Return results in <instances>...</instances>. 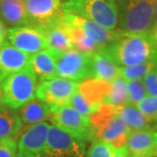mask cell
Instances as JSON below:
<instances>
[{
    "label": "cell",
    "instance_id": "6da1fadb",
    "mask_svg": "<svg viewBox=\"0 0 157 157\" xmlns=\"http://www.w3.org/2000/svg\"><path fill=\"white\" fill-rule=\"evenodd\" d=\"M117 32V37L102 49L119 67H128L157 58V42L153 33Z\"/></svg>",
    "mask_w": 157,
    "mask_h": 157
},
{
    "label": "cell",
    "instance_id": "7a4b0ae2",
    "mask_svg": "<svg viewBox=\"0 0 157 157\" xmlns=\"http://www.w3.org/2000/svg\"><path fill=\"white\" fill-rule=\"evenodd\" d=\"M156 0H119L118 31L128 33H151Z\"/></svg>",
    "mask_w": 157,
    "mask_h": 157
},
{
    "label": "cell",
    "instance_id": "3957f363",
    "mask_svg": "<svg viewBox=\"0 0 157 157\" xmlns=\"http://www.w3.org/2000/svg\"><path fill=\"white\" fill-rule=\"evenodd\" d=\"M64 12L87 18L105 28L113 31L119 23V9L116 0H65Z\"/></svg>",
    "mask_w": 157,
    "mask_h": 157
},
{
    "label": "cell",
    "instance_id": "277c9868",
    "mask_svg": "<svg viewBox=\"0 0 157 157\" xmlns=\"http://www.w3.org/2000/svg\"><path fill=\"white\" fill-rule=\"evenodd\" d=\"M89 119L95 139L107 142L116 149L126 147L131 130L118 117L113 105L102 104L95 113L89 115Z\"/></svg>",
    "mask_w": 157,
    "mask_h": 157
},
{
    "label": "cell",
    "instance_id": "5b68a950",
    "mask_svg": "<svg viewBox=\"0 0 157 157\" xmlns=\"http://www.w3.org/2000/svg\"><path fill=\"white\" fill-rule=\"evenodd\" d=\"M39 82L37 75L31 68L6 76L0 84L6 106L17 110L33 100Z\"/></svg>",
    "mask_w": 157,
    "mask_h": 157
},
{
    "label": "cell",
    "instance_id": "8992f818",
    "mask_svg": "<svg viewBox=\"0 0 157 157\" xmlns=\"http://www.w3.org/2000/svg\"><path fill=\"white\" fill-rule=\"evenodd\" d=\"M111 88L110 81L87 78L78 83V87L69 101V106L78 112L89 116L105 104Z\"/></svg>",
    "mask_w": 157,
    "mask_h": 157
},
{
    "label": "cell",
    "instance_id": "52a82bcc",
    "mask_svg": "<svg viewBox=\"0 0 157 157\" xmlns=\"http://www.w3.org/2000/svg\"><path fill=\"white\" fill-rule=\"evenodd\" d=\"M49 121L58 128L85 143L94 138L89 116L80 113L69 105L52 110Z\"/></svg>",
    "mask_w": 157,
    "mask_h": 157
},
{
    "label": "cell",
    "instance_id": "ba28073f",
    "mask_svg": "<svg viewBox=\"0 0 157 157\" xmlns=\"http://www.w3.org/2000/svg\"><path fill=\"white\" fill-rule=\"evenodd\" d=\"M52 51L55 57L58 77L73 81L92 78V55L74 48L63 52Z\"/></svg>",
    "mask_w": 157,
    "mask_h": 157
},
{
    "label": "cell",
    "instance_id": "9c48e42d",
    "mask_svg": "<svg viewBox=\"0 0 157 157\" xmlns=\"http://www.w3.org/2000/svg\"><path fill=\"white\" fill-rule=\"evenodd\" d=\"M78 86L77 81L58 76L40 79L36 91V97L47 103L51 109L53 110L68 105Z\"/></svg>",
    "mask_w": 157,
    "mask_h": 157
},
{
    "label": "cell",
    "instance_id": "30bf717a",
    "mask_svg": "<svg viewBox=\"0 0 157 157\" xmlns=\"http://www.w3.org/2000/svg\"><path fill=\"white\" fill-rule=\"evenodd\" d=\"M85 144L50 125L45 147L37 157H84Z\"/></svg>",
    "mask_w": 157,
    "mask_h": 157
},
{
    "label": "cell",
    "instance_id": "8fae6325",
    "mask_svg": "<svg viewBox=\"0 0 157 157\" xmlns=\"http://www.w3.org/2000/svg\"><path fill=\"white\" fill-rule=\"evenodd\" d=\"M7 40L13 46L29 55L48 48L44 33L34 25L15 26L8 29Z\"/></svg>",
    "mask_w": 157,
    "mask_h": 157
},
{
    "label": "cell",
    "instance_id": "7c38bea8",
    "mask_svg": "<svg viewBox=\"0 0 157 157\" xmlns=\"http://www.w3.org/2000/svg\"><path fill=\"white\" fill-rule=\"evenodd\" d=\"M30 25L44 26L63 16L62 0H24Z\"/></svg>",
    "mask_w": 157,
    "mask_h": 157
},
{
    "label": "cell",
    "instance_id": "4fadbf2b",
    "mask_svg": "<svg viewBox=\"0 0 157 157\" xmlns=\"http://www.w3.org/2000/svg\"><path fill=\"white\" fill-rule=\"evenodd\" d=\"M49 128L45 121L27 128L17 142V157L38 156L45 146Z\"/></svg>",
    "mask_w": 157,
    "mask_h": 157
},
{
    "label": "cell",
    "instance_id": "5bb4252c",
    "mask_svg": "<svg viewBox=\"0 0 157 157\" xmlns=\"http://www.w3.org/2000/svg\"><path fill=\"white\" fill-rule=\"evenodd\" d=\"M64 17L68 23L82 30L90 39L95 41L104 49L117 37V32L105 28L87 18L69 12H64Z\"/></svg>",
    "mask_w": 157,
    "mask_h": 157
},
{
    "label": "cell",
    "instance_id": "9a60e30c",
    "mask_svg": "<svg viewBox=\"0 0 157 157\" xmlns=\"http://www.w3.org/2000/svg\"><path fill=\"white\" fill-rule=\"evenodd\" d=\"M30 57L8 41L0 46V71L6 76L30 68Z\"/></svg>",
    "mask_w": 157,
    "mask_h": 157
},
{
    "label": "cell",
    "instance_id": "2e32d148",
    "mask_svg": "<svg viewBox=\"0 0 157 157\" xmlns=\"http://www.w3.org/2000/svg\"><path fill=\"white\" fill-rule=\"evenodd\" d=\"M126 147L129 157H157L152 130L131 131Z\"/></svg>",
    "mask_w": 157,
    "mask_h": 157
},
{
    "label": "cell",
    "instance_id": "e0dca14e",
    "mask_svg": "<svg viewBox=\"0 0 157 157\" xmlns=\"http://www.w3.org/2000/svg\"><path fill=\"white\" fill-rule=\"evenodd\" d=\"M37 27L41 29L45 34L48 43V48L57 52H63L73 48L70 36L65 25L64 14L62 17L46 25Z\"/></svg>",
    "mask_w": 157,
    "mask_h": 157
},
{
    "label": "cell",
    "instance_id": "ac0fdd59",
    "mask_svg": "<svg viewBox=\"0 0 157 157\" xmlns=\"http://www.w3.org/2000/svg\"><path fill=\"white\" fill-rule=\"evenodd\" d=\"M114 112L131 131L133 130H154L157 124L148 120L135 106H114Z\"/></svg>",
    "mask_w": 157,
    "mask_h": 157
},
{
    "label": "cell",
    "instance_id": "d6986e66",
    "mask_svg": "<svg viewBox=\"0 0 157 157\" xmlns=\"http://www.w3.org/2000/svg\"><path fill=\"white\" fill-rule=\"evenodd\" d=\"M52 109L47 103L39 99L30 101L19 108V117L21 119L23 127L29 128L35 124L44 122L49 120Z\"/></svg>",
    "mask_w": 157,
    "mask_h": 157
},
{
    "label": "cell",
    "instance_id": "ffe728a7",
    "mask_svg": "<svg viewBox=\"0 0 157 157\" xmlns=\"http://www.w3.org/2000/svg\"><path fill=\"white\" fill-rule=\"evenodd\" d=\"M121 75L119 67L103 50L92 55V78L112 81Z\"/></svg>",
    "mask_w": 157,
    "mask_h": 157
},
{
    "label": "cell",
    "instance_id": "44dd1931",
    "mask_svg": "<svg viewBox=\"0 0 157 157\" xmlns=\"http://www.w3.org/2000/svg\"><path fill=\"white\" fill-rule=\"evenodd\" d=\"M0 17L11 25H30L24 0H0Z\"/></svg>",
    "mask_w": 157,
    "mask_h": 157
},
{
    "label": "cell",
    "instance_id": "7402d4cb",
    "mask_svg": "<svg viewBox=\"0 0 157 157\" xmlns=\"http://www.w3.org/2000/svg\"><path fill=\"white\" fill-rule=\"evenodd\" d=\"M30 68L39 79L56 77V61L53 52L46 48L31 55Z\"/></svg>",
    "mask_w": 157,
    "mask_h": 157
},
{
    "label": "cell",
    "instance_id": "603a6c76",
    "mask_svg": "<svg viewBox=\"0 0 157 157\" xmlns=\"http://www.w3.org/2000/svg\"><path fill=\"white\" fill-rule=\"evenodd\" d=\"M64 22L74 49L89 55H94V53L103 49L95 41L90 39L82 30L68 23L65 19V17H64Z\"/></svg>",
    "mask_w": 157,
    "mask_h": 157
},
{
    "label": "cell",
    "instance_id": "cb8c5ba5",
    "mask_svg": "<svg viewBox=\"0 0 157 157\" xmlns=\"http://www.w3.org/2000/svg\"><path fill=\"white\" fill-rule=\"evenodd\" d=\"M23 128L18 113L11 107L0 109V140L16 135Z\"/></svg>",
    "mask_w": 157,
    "mask_h": 157
},
{
    "label": "cell",
    "instance_id": "d4e9b609",
    "mask_svg": "<svg viewBox=\"0 0 157 157\" xmlns=\"http://www.w3.org/2000/svg\"><path fill=\"white\" fill-rule=\"evenodd\" d=\"M111 88L105 104L113 106H127L128 105V80L121 75L110 81Z\"/></svg>",
    "mask_w": 157,
    "mask_h": 157
},
{
    "label": "cell",
    "instance_id": "484cf974",
    "mask_svg": "<svg viewBox=\"0 0 157 157\" xmlns=\"http://www.w3.org/2000/svg\"><path fill=\"white\" fill-rule=\"evenodd\" d=\"M157 68V58L128 67H121V75L127 80L142 79L152 70Z\"/></svg>",
    "mask_w": 157,
    "mask_h": 157
},
{
    "label": "cell",
    "instance_id": "4316f807",
    "mask_svg": "<svg viewBox=\"0 0 157 157\" xmlns=\"http://www.w3.org/2000/svg\"><path fill=\"white\" fill-rule=\"evenodd\" d=\"M147 94L142 79L128 80V105L135 106L141 101Z\"/></svg>",
    "mask_w": 157,
    "mask_h": 157
},
{
    "label": "cell",
    "instance_id": "83f0119b",
    "mask_svg": "<svg viewBox=\"0 0 157 157\" xmlns=\"http://www.w3.org/2000/svg\"><path fill=\"white\" fill-rule=\"evenodd\" d=\"M116 148L111 144L99 139H93L86 157H112Z\"/></svg>",
    "mask_w": 157,
    "mask_h": 157
},
{
    "label": "cell",
    "instance_id": "f1b7e54d",
    "mask_svg": "<svg viewBox=\"0 0 157 157\" xmlns=\"http://www.w3.org/2000/svg\"><path fill=\"white\" fill-rule=\"evenodd\" d=\"M136 107L142 113L148 120L157 124V97L146 96L140 101Z\"/></svg>",
    "mask_w": 157,
    "mask_h": 157
},
{
    "label": "cell",
    "instance_id": "f546056e",
    "mask_svg": "<svg viewBox=\"0 0 157 157\" xmlns=\"http://www.w3.org/2000/svg\"><path fill=\"white\" fill-rule=\"evenodd\" d=\"M17 142L13 137L0 140V157H17Z\"/></svg>",
    "mask_w": 157,
    "mask_h": 157
},
{
    "label": "cell",
    "instance_id": "4dcf8cb0",
    "mask_svg": "<svg viewBox=\"0 0 157 157\" xmlns=\"http://www.w3.org/2000/svg\"><path fill=\"white\" fill-rule=\"evenodd\" d=\"M147 93L149 96L157 97V68L152 70L143 78Z\"/></svg>",
    "mask_w": 157,
    "mask_h": 157
},
{
    "label": "cell",
    "instance_id": "1f68e13d",
    "mask_svg": "<svg viewBox=\"0 0 157 157\" xmlns=\"http://www.w3.org/2000/svg\"><path fill=\"white\" fill-rule=\"evenodd\" d=\"M7 31L8 29L6 27L5 23L0 19V46L6 42V39H7Z\"/></svg>",
    "mask_w": 157,
    "mask_h": 157
},
{
    "label": "cell",
    "instance_id": "d6a6232c",
    "mask_svg": "<svg viewBox=\"0 0 157 157\" xmlns=\"http://www.w3.org/2000/svg\"><path fill=\"white\" fill-rule=\"evenodd\" d=\"M112 157H129L127 147H123L121 148H117L116 151L114 152V154L112 155Z\"/></svg>",
    "mask_w": 157,
    "mask_h": 157
},
{
    "label": "cell",
    "instance_id": "836d02e7",
    "mask_svg": "<svg viewBox=\"0 0 157 157\" xmlns=\"http://www.w3.org/2000/svg\"><path fill=\"white\" fill-rule=\"evenodd\" d=\"M5 106H6V102H5V98H4V93L0 86V109L3 108Z\"/></svg>",
    "mask_w": 157,
    "mask_h": 157
},
{
    "label": "cell",
    "instance_id": "e575fe53",
    "mask_svg": "<svg viewBox=\"0 0 157 157\" xmlns=\"http://www.w3.org/2000/svg\"><path fill=\"white\" fill-rule=\"evenodd\" d=\"M154 140H155V148L157 150V131L154 132Z\"/></svg>",
    "mask_w": 157,
    "mask_h": 157
},
{
    "label": "cell",
    "instance_id": "d590c367",
    "mask_svg": "<svg viewBox=\"0 0 157 157\" xmlns=\"http://www.w3.org/2000/svg\"><path fill=\"white\" fill-rule=\"evenodd\" d=\"M6 75H5L4 73H3L2 72H1V71H0V84H1L2 82H3V80H4V79L6 78Z\"/></svg>",
    "mask_w": 157,
    "mask_h": 157
},
{
    "label": "cell",
    "instance_id": "8d00e7d4",
    "mask_svg": "<svg viewBox=\"0 0 157 157\" xmlns=\"http://www.w3.org/2000/svg\"><path fill=\"white\" fill-rule=\"evenodd\" d=\"M155 19L157 21V0L155 2Z\"/></svg>",
    "mask_w": 157,
    "mask_h": 157
},
{
    "label": "cell",
    "instance_id": "74e56055",
    "mask_svg": "<svg viewBox=\"0 0 157 157\" xmlns=\"http://www.w3.org/2000/svg\"><path fill=\"white\" fill-rule=\"evenodd\" d=\"M153 34H154V37H155V39L157 42V25L156 26H155V32L153 33Z\"/></svg>",
    "mask_w": 157,
    "mask_h": 157
}]
</instances>
